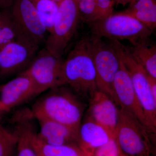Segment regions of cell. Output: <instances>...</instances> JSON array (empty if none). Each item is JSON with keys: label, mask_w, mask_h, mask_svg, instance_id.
Instances as JSON below:
<instances>
[{"label": "cell", "mask_w": 156, "mask_h": 156, "mask_svg": "<svg viewBox=\"0 0 156 156\" xmlns=\"http://www.w3.org/2000/svg\"><path fill=\"white\" fill-rule=\"evenodd\" d=\"M62 76L64 86L89 100L98 90L90 38L85 37L76 43L63 60Z\"/></svg>", "instance_id": "obj_1"}, {"label": "cell", "mask_w": 156, "mask_h": 156, "mask_svg": "<svg viewBox=\"0 0 156 156\" xmlns=\"http://www.w3.org/2000/svg\"><path fill=\"white\" fill-rule=\"evenodd\" d=\"M61 86L50 89L34 105L31 111L35 119L57 122L79 133L83 107L70 89Z\"/></svg>", "instance_id": "obj_2"}, {"label": "cell", "mask_w": 156, "mask_h": 156, "mask_svg": "<svg viewBox=\"0 0 156 156\" xmlns=\"http://www.w3.org/2000/svg\"><path fill=\"white\" fill-rule=\"evenodd\" d=\"M151 133L131 114L119 107V119L114 136L121 153L126 156H152Z\"/></svg>", "instance_id": "obj_3"}, {"label": "cell", "mask_w": 156, "mask_h": 156, "mask_svg": "<svg viewBox=\"0 0 156 156\" xmlns=\"http://www.w3.org/2000/svg\"><path fill=\"white\" fill-rule=\"evenodd\" d=\"M111 41L131 77L136 97L145 115L148 129L156 134V99L151 91L147 73L132 56L129 48L119 41Z\"/></svg>", "instance_id": "obj_4"}, {"label": "cell", "mask_w": 156, "mask_h": 156, "mask_svg": "<svg viewBox=\"0 0 156 156\" xmlns=\"http://www.w3.org/2000/svg\"><path fill=\"white\" fill-rule=\"evenodd\" d=\"M89 24L93 36L119 41L127 40L132 45L148 41L152 34L135 18L121 12Z\"/></svg>", "instance_id": "obj_5"}, {"label": "cell", "mask_w": 156, "mask_h": 156, "mask_svg": "<svg viewBox=\"0 0 156 156\" xmlns=\"http://www.w3.org/2000/svg\"><path fill=\"white\" fill-rule=\"evenodd\" d=\"M90 38L98 90L108 95L119 106L113 83L119 68L120 58L111 42L106 43L93 36Z\"/></svg>", "instance_id": "obj_6"}, {"label": "cell", "mask_w": 156, "mask_h": 156, "mask_svg": "<svg viewBox=\"0 0 156 156\" xmlns=\"http://www.w3.org/2000/svg\"><path fill=\"white\" fill-rule=\"evenodd\" d=\"M80 20L78 2L76 0H62L58 4L57 16L46 40L45 48L62 57Z\"/></svg>", "instance_id": "obj_7"}, {"label": "cell", "mask_w": 156, "mask_h": 156, "mask_svg": "<svg viewBox=\"0 0 156 156\" xmlns=\"http://www.w3.org/2000/svg\"><path fill=\"white\" fill-rule=\"evenodd\" d=\"M63 60L46 48L37 53L32 62L24 72L33 83L36 95L47 90L64 86L62 76Z\"/></svg>", "instance_id": "obj_8"}, {"label": "cell", "mask_w": 156, "mask_h": 156, "mask_svg": "<svg viewBox=\"0 0 156 156\" xmlns=\"http://www.w3.org/2000/svg\"><path fill=\"white\" fill-rule=\"evenodd\" d=\"M10 7L9 14L17 37L25 39L39 47L46 42L48 31L31 0H14Z\"/></svg>", "instance_id": "obj_9"}, {"label": "cell", "mask_w": 156, "mask_h": 156, "mask_svg": "<svg viewBox=\"0 0 156 156\" xmlns=\"http://www.w3.org/2000/svg\"><path fill=\"white\" fill-rule=\"evenodd\" d=\"M39 47L25 39L17 37L0 48V78L27 69L37 55Z\"/></svg>", "instance_id": "obj_10"}, {"label": "cell", "mask_w": 156, "mask_h": 156, "mask_svg": "<svg viewBox=\"0 0 156 156\" xmlns=\"http://www.w3.org/2000/svg\"><path fill=\"white\" fill-rule=\"evenodd\" d=\"M119 58V68L113 83L114 91L118 105L131 114L147 128L145 115L136 97L131 77L125 65Z\"/></svg>", "instance_id": "obj_11"}, {"label": "cell", "mask_w": 156, "mask_h": 156, "mask_svg": "<svg viewBox=\"0 0 156 156\" xmlns=\"http://www.w3.org/2000/svg\"><path fill=\"white\" fill-rule=\"evenodd\" d=\"M36 96L32 81L23 71L0 86V112L2 115Z\"/></svg>", "instance_id": "obj_12"}, {"label": "cell", "mask_w": 156, "mask_h": 156, "mask_svg": "<svg viewBox=\"0 0 156 156\" xmlns=\"http://www.w3.org/2000/svg\"><path fill=\"white\" fill-rule=\"evenodd\" d=\"M88 119L103 127L112 137L114 136L119 119V107L105 93L98 90L90 100Z\"/></svg>", "instance_id": "obj_13"}, {"label": "cell", "mask_w": 156, "mask_h": 156, "mask_svg": "<svg viewBox=\"0 0 156 156\" xmlns=\"http://www.w3.org/2000/svg\"><path fill=\"white\" fill-rule=\"evenodd\" d=\"M31 110L19 111L13 117L17 141L16 156H39L36 147L37 133Z\"/></svg>", "instance_id": "obj_14"}, {"label": "cell", "mask_w": 156, "mask_h": 156, "mask_svg": "<svg viewBox=\"0 0 156 156\" xmlns=\"http://www.w3.org/2000/svg\"><path fill=\"white\" fill-rule=\"evenodd\" d=\"M37 120L40 127L37 138L40 141L50 145H78V133L70 128L47 119Z\"/></svg>", "instance_id": "obj_15"}, {"label": "cell", "mask_w": 156, "mask_h": 156, "mask_svg": "<svg viewBox=\"0 0 156 156\" xmlns=\"http://www.w3.org/2000/svg\"><path fill=\"white\" fill-rule=\"evenodd\" d=\"M111 137L103 127L87 119L79 128L78 145L86 154H93L96 149L108 142Z\"/></svg>", "instance_id": "obj_16"}, {"label": "cell", "mask_w": 156, "mask_h": 156, "mask_svg": "<svg viewBox=\"0 0 156 156\" xmlns=\"http://www.w3.org/2000/svg\"><path fill=\"white\" fill-rule=\"evenodd\" d=\"M134 59L144 68L148 75L156 79V46L147 41L133 45L129 48Z\"/></svg>", "instance_id": "obj_17"}, {"label": "cell", "mask_w": 156, "mask_h": 156, "mask_svg": "<svg viewBox=\"0 0 156 156\" xmlns=\"http://www.w3.org/2000/svg\"><path fill=\"white\" fill-rule=\"evenodd\" d=\"M35 145L39 156H86L77 144L50 145L40 141L37 136Z\"/></svg>", "instance_id": "obj_18"}, {"label": "cell", "mask_w": 156, "mask_h": 156, "mask_svg": "<svg viewBox=\"0 0 156 156\" xmlns=\"http://www.w3.org/2000/svg\"><path fill=\"white\" fill-rule=\"evenodd\" d=\"M48 33L53 28L58 11V3L52 0H31Z\"/></svg>", "instance_id": "obj_19"}, {"label": "cell", "mask_w": 156, "mask_h": 156, "mask_svg": "<svg viewBox=\"0 0 156 156\" xmlns=\"http://www.w3.org/2000/svg\"><path fill=\"white\" fill-rule=\"evenodd\" d=\"M17 141L15 132L0 124V156H16Z\"/></svg>", "instance_id": "obj_20"}, {"label": "cell", "mask_w": 156, "mask_h": 156, "mask_svg": "<svg viewBox=\"0 0 156 156\" xmlns=\"http://www.w3.org/2000/svg\"><path fill=\"white\" fill-rule=\"evenodd\" d=\"M17 37L9 13L0 11V48L15 40Z\"/></svg>", "instance_id": "obj_21"}, {"label": "cell", "mask_w": 156, "mask_h": 156, "mask_svg": "<svg viewBox=\"0 0 156 156\" xmlns=\"http://www.w3.org/2000/svg\"><path fill=\"white\" fill-rule=\"evenodd\" d=\"M122 13L135 18L152 31L156 27V9L143 11H131L127 9Z\"/></svg>", "instance_id": "obj_22"}, {"label": "cell", "mask_w": 156, "mask_h": 156, "mask_svg": "<svg viewBox=\"0 0 156 156\" xmlns=\"http://www.w3.org/2000/svg\"><path fill=\"white\" fill-rule=\"evenodd\" d=\"M97 0H81L78 2L80 19L88 23L96 20Z\"/></svg>", "instance_id": "obj_23"}, {"label": "cell", "mask_w": 156, "mask_h": 156, "mask_svg": "<svg viewBox=\"0 0 156 156\" xmlns=\"http://www.w3.org/2000/svg\"><path fill=\"white\" fill-rule=\"evenodd\" d=\"M121 153L116 140L113 137L106 144L96 149L93 154L95 156H119Z\"/></svg>", "instance_id": "obj_24"}, {"label": "cell", "mask_w": 156, "mask_h": 156, "mask_svg": "<svg viewBox=\"0 0 156 156\" xmlns=\"http://www.w3.org/2000/svg\"><path fill=\"white\" fill-rule=\"evenodd\" d=\"M114 4L113 0H97L96 20L103 19L112 14Z\"/></svg>", "instance_id": "obj_25"}, {"label": "cell", "mask_w": 156, "mask_h": 156, "mask_svg": "<svg viewBox=\"0 0 156 156\" xmlns=\"http://www.w3.org/2000/svg\"><path fill=\"white\" fill-rule=\"evenodd\" d=\"M131 11H143L156 9V0H138L130 4L128 9Z\"/></svg>", "instance_id": "obj_26"}, {"label": "cell", "mask_w": 156, "mask_h": 156, "mask_svg": "<svg viewBox=\"0 0 156 156\" xmlns=\"http://www.w3.org/2000/svg\"><path fill=\"white\" fill-rule=\"evenodd\" d=\"M148 79L150 86L151 91L154 98L156 99V79L152 77L149 75H148Z\"/></svg>", "instance_id": "obj_27"}, {"label": "cell", "mask_w": 156, "mask_h": 156, "mask_svg": "<svg viewBox=\"0 0 156 156\" xmlns=\"http://www.w3.org/2000/svg\"><path fill=\"white\" fill-rule=\"evenodd\" d=\"M14 0H0V9H5L11 7Z\"/></svg>", "instance_id": "obj_28"}, {"label": "cell", "mask_w": 156, "mask_h": 156, "mask_svg": "<svg viewBox=\"0 0 156 156\" xmlns=\"http://www.w3.org/2000/svg\"><path fill=\"white\" fill-rule=\"evenodd\" d=\"M137 1L138 0H113L115 4L118 5H122L123 6H125L127 4L130 5V4L135 2Z\"/></svg>", "instance_id": "obj_29"}, {"label": "cell", "mask_w": 156, "mask_h": 156, "mask_svg": "<svg viewBox=\"0 0 156 156\" xmlns=\"http://www.w3.org/2000/svg\"><path fill=\"white\" fill-rule=\"evenodd\" d=\"M52 1H54V2H56L58 3L59 4L60 2H61L62 0H52Z\"/></svg>", "instance_id": "obj_30"}, {"label": "cell", "mask_w": 156, "mask_h": 156, "mask_svg": "<svg viewBox=\"0 0 156 156\" xmlns=\"http://www.w3.org/2000/svg\"><path fill=\"white\" fill-rule=\"evenodd\" d=\"M86 156H95L92 154H86Z\"/></svg>", "instance_id": "obj_31"}, {"label": "cell", "mask_w": 156, "mask_h": 156, "mask_svg": "<svg viewBox=\"0 0 156 156\" xmlns=\"http://www.w3.org/2000/svg\"><path fill=\"white\" fill-rule=\"evenodd\" d=\"M2 115L0 112V121H1V119H2Z\"/></svg>", "instance_id": "obj_32"}, {"label": "cell", "mask_w": 156, "mask_h": 156, "mask_svg": "<svg viewBox=\"0 0 156 156\" xmlns=\"http://www.w3.org/2000/svg\"><path fill=\"white\" fill-rule=\"evenodd\" d=\"M119 156H126V155H125L123 154H122V153H121V154H120Z\"/></svg>", "instance_id": "obj_33"}, {"label": "cell", "mask_w": 156, "mask_h": 156, "mask_svg": "<svg viewBox=\"0 0 156 156\" xmlns=\"http://www.w3.org/2000/svg\"><path fill=\"white\" fill-rule=\"evenodd\" d=\"M76 1H77V2H80V1H81V0H76Z\"/></svg>", "instance_id": "obj_34"}]
</instances>
